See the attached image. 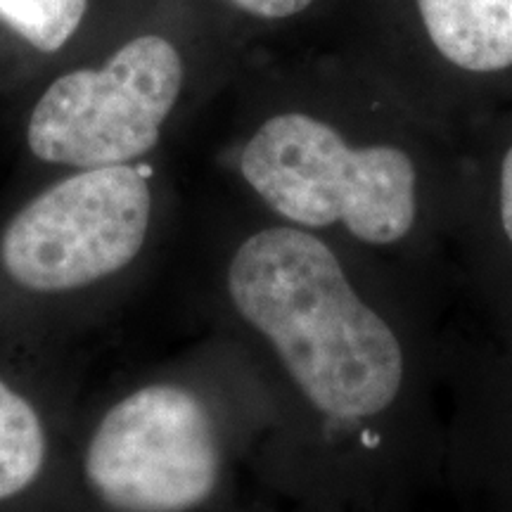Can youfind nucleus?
Wrapping results in <instances>:
<instances>
[{"label":"nucleus","mask_w":512,"mask_h":512,"mask_svg":"<svg viewBox=\"0 0 512 512\" xmlns=\"http://www.w3.org/2000/svg\"><path fill=\"white\" fill-rule=\"evenodd\" d=\"M200 299L271 399L256 467L268 494L318 512H418L441 496L448 299L252 207L204 247Z\"/></svg>","instance_id":"f257e3e1"},{"label":"nucleus","mask_w":512,"mask_h":512,"mask_svg":"<svg viewBox=\"0 0 512 512\" xmlns=\"http://www.w3.org/2000/svg\"><path fill=\"white\" fill-rule=\"evenodd\" d=\"M223 162L247 207L451 297L460 140L354 48L249 114Z\"/></svg>","instance_id":"f03ea898"},{"label":"nucleus","mask_w":512,"mask_h":512,"mask_svg":"<svg viewBox=\"0 0 512 512\" xmlns=\"http://www.w3.org/2000/svg\"><path fill=\"white\" fill-rule=\"evenodd\" d=\"M273 408L247 356L209 332L174 361L114 389L74 432L72 472L105 512H233Z\"/></svg>","instance_id":"7ed1b4c3"},{"label":"nucleus","mask_w":512,"mask_h":512,"mask_svg":"<svg viewBox=\"0 0 512 512\" xmlns=\"http://www.w3.org/2000/svg\"><path fill=\"white\" fill-rule=\"evenodd\" d=\"M157 192L143 164L69 171L0 223V342L93 318L157 252Z\"/></svg>","instance_id":"20e7f679"},{"label":"nucleus","mask_w":512,"mask_h":512,"mask_svg":"<svg viewBox=\"0 0 512 512\" xmlns=\"http://www.w3.org/2000/svg\"><path fill=\"white\" fill-rule=\"evenodd\" d=\"M347 46L463 140L512 102V0H351Z\"/></svg>","instance_id":"39448f33"},{"label":"nucleus","mask_w":512,"mask_h":512,"mask_svg":"<svg viewBox=\"0 0 512 512\" xmlns=\"http://www.w3.org/2000/svg\"><path fill=\"white\" fill-rule=\"evenodd\" d=\"M185 86V60L169 38H133L102 67L50 83L29 114V152L69 171L143 164L162 143Z\"/></svg>","instance_id":"423d86ee"},{"label":"nucleus","mask_w":512,"mask_h":512,"mask_svg":"<svg viewBox=\"0 0 512 512\" xmlns=\"http://www.w3.org/2000/svg\"><path fill=\"white\" fill-rule=\"evenodd\" d=\"M441 496L458 512H512V313L453 292L439 316Z\"/></svg>","instance_id":"0eeeda50"},{"label":"nucleus","mask_w":512,"mask_h":512,"mask_svg":"<svg viewBox=\"0 0 512 512\" xmlns=\"http://www.w3.org/2000/svg\"><path fill=\"white\" fill-rule=\"evenodd\" d=\"M453 292L512 313V102L460 140Z\"/></svg>","instance_id":"6e6552de"},{"label":"nucleus","mask_w":512,"mask_h":512,"mask_svg":"<svg viewBox=\"0 0 512 512\" xmlns=\"http://www.w3.org/2000/svg\"><path fill=\"white\" fill-rule=\"evenodd\" d=\"M74 422L46 377L0 363V512L36 501L72 475Z\"/></svg>","instance_id":"1a4fd4ad"},{"label":"nucleus","mask_w":512,"mask_h":512,"mask_svg":"<svg viewBox=\"0 0 512 512\" xmlns=\"http://www.w3.org/2000/svg\"><path fill=\"white\" fill-rule=\"evenodd\" d=\"M88 0H0V19L41 53H57L79 31Z\"/></svg>","instance_id":"9d476101"},{"label":"nucleus","mask_w":512,"mask_h":512,"mask_svg":"<svg viewBox=\"0 0 512 512\" xmlns=\"http://www.w3.org/2000/svg\"><path fill=\"white\" fill-rule=\"evenodd\" d=\"M221 3L256 22H287L309 15L320 0H221Z\"/></svg>","instance_id":"9b49d317"},{"label":"nucleus","mask_w":512,"mask_h":512,"mask_svg":"<svg viewBox=\"0 0 512 512\" xmlns=\"http://www.w3.org/2000/svg\"><path fill=\"white\" fill-rule=\"evenodd\" d=\"M290 512H318V510H297V508H292Z\"/></svg>","instance_id":"f8f14e48"}]
</instances>
